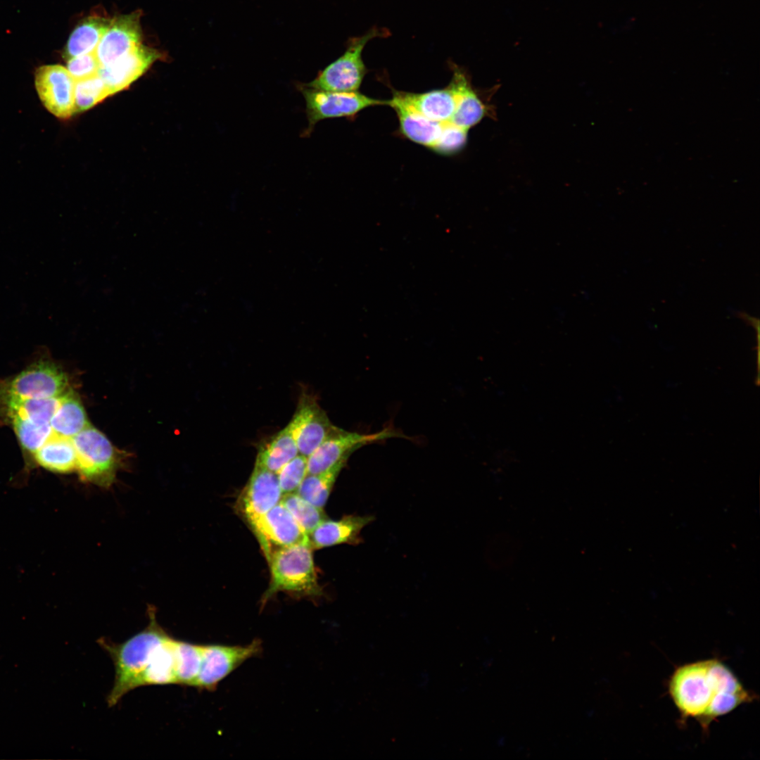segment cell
Instances as JSON below:
<instances>
[{
    "instance_id": "obj_27",
    "label": "cell",
    "mask_w": 760,
    "mask_h": 760,
    "mask_svg": "<svg viewBox=\"0 0 760 760\" xmlns=\"http://www.w3.org/2000/svg\"><path fill=\"white\" fill-rule=\"evenodd\" d=\"M175 654L177 684L193 687L201 666L202 645L176 639Z\"/></svg>"
},
{
    "instance_id": "obj_5",
    "label": "cell",
    "mask_w": 760,
    "mask_h": 760,
    "mask_svg": "<svg viewBox=\"0 0 760 760\" xmlns=\"http://www.w3.org/2000/svg\"><path fill=\"white\" fill-rule=\"evenodd\" d=\"M80 478L103 488L114 483L120 459L118 450L97 429L89 425L72 438Z\"/></svg>"
},
{
    "instance_id": "obj_22",
    "label": "cell",
    "mask_w": 760,
    "mask_h": 760,
    "mask_svg": "<svg viewBox=\"0 0 760 760\" xmlns=\"http://www.w3.org/2000/svg\"><path fill=\"white\" fill-rule=\"evenodd\" d=\"M175 643L176 639L170 635L160 643L139 679V687L177 683Z\"/></svg>"
},
{
    "instance_id": "obj_6",
    "label": "cell",
    "mask_w": 760,
    "mask_h": 760,
    "mask_svg": "<svg viewBox=\"0 0 760 760\" xmlns=\"http://www.w3.org/2000/svg\"><path fill=\"white\" fill-rule=\"evenodd\" d=\"M305 101L308 127L303 137L309 136L315 125L323 120L351 118L361 110L374 106L387 105L388 101L367 96L358 91H331L298 85Z\"/></svg>"
},
{
    "instance_id": "obj_25",
    "label": "cell",
    "mask_w": 760,
    "mask_h": 760,
    "mask_svg": "<svg viewBox=\"0 0 760 760\" xmlns=\"http://www.w3.org/2000/svg\"><path fill=\"white\" fill-rule=\"evenodd\" d=\"M42 467L57 473H68L77 467L76 452L72 439L53 435L34 453Z\"/></svg>"
},
{
    "instance_id": "obj_15",
    "label": "cell",
    "mask_w": 760,
    "mask_h": 760,
    "mask_svg": "<svg viewBox=\"0 0 760 760\" xmlns=\"http://www.w3.org/2000/svg\"><path fill=\"white\" fill-rule=\"evenodd\" d=\"M159 53L141 44L115 63L99 70L110 94L127 89L158 58Z\"/></svg>"
},
{
    "instance_id": "obj_13",
    "label": "cell",
    "mask_w": 760,
    "mask_h": 760,
    "mask_svg": "<svg viewBox=\"0 0 760 760\" xmlns=\"http://www.w3.org/2000/svg\"><path fill=\"white\" fill-rule=\"evenodd\" d=\"M282 496L277 473L255 465L237 500V509L249 523L279 503Z\"/></svg>"
},
{
    "instance_id": "obj_11",
    "label": "cell",
    "mask_w": 760,
    "mask_h": 760,
    "mask_svg": "<svg viewBox=\"0 0 760 760\" xmlns=\"http://www.w3.org/2000/svg\"><path fill=\"white\" fill-rule=\"evenodd\" d=\"M248 524L267 559L278 549L309 542L307 534L281 502Z\"/></svg>"
},
{
    "instance_id": "obj_29",
    "label": "cell",
    "mask_w": 760,
    "mask_h": 760,
    "mask_svg": "<svg viewBox=\"0 0 760 760\" xmlns=\"http://www.w3.org/2000/svg\"><path fill=\"white\" fill-rule=\"evenodd\" d=\"M7 420L23 448L33 454L53 436L50 423L40 424L16 417Z\"/></svg>"
},
{
    "instance_id": "obj_23",
    "label": "cell",
    "mask_w": 760,
    "mask_h": 760,
    "mask_svg": "<svg viewBox=\"0 0 760 760\" xmlns=\"http://www.w3.org/2000/svg\"><path fill=\"white\" fill-rule=\"evenodd\" d=\"M110 18L99 15L89 16L80 22L69 37L65 57L68 59L94 53L108 28Z\"/></svg>"
},
{
    "instance_id": "obj_18",
    "label": "cell",
    "mask_w": 760,
    "mask_h": 760,
    "mask_svg": "<svg viewBox=\"0 0 760 760\" xmlns=\"http://www.w3.org/2000/svg\"><path fill=\"white\" fill-rule=\"evenodd\" d=\"M372 520V516L355 515L345 516L338 520L326 519L308 534L309 543L312 550L342 543L359 544L362 529Z\"/></svg>"
},
{
    "instance_id": "obj_30",
    "label": "cell",
    "mask_w": 760,
    "mask_h": 760,
    "mask_svg": "<svg viewBox=\"0 0 760 760\" xmlns=\"http://www.w3.org/2000/svg\"><path fill=\"white\" fill-rule=\"evenodd\" d=\"M109 96H110L109 90L99 74L86 79L75 80V113L87 110Z\"/></svg>"
},
{
    "instance_id": "obj_8",
    "label": "cell",
    "mask_w": 760,
    "mask_h": 760,
    "mask_svg": "<svg viewBox=\"0 0 760 760\" xmlns=\"http://www.w3.org/2000/svg\"><path fill=\"white\" fill-rule=\"evenodd\" d=\"M406 438L392 428L374 433L350 432L336 427L333 433L308 457V474L326 471L341 463H346L355 450L368 444L391 438Z\"/></svg>"
},
{
    "instance_id": "obj_7",
    "label": "cell",
    "mask_w": 760,
    "mask_h": 760,
    "mask_svg": "<svg viewBox=\"0 0 760 760\" xmlns=\"http://www.w3.org/2000/svg\"><path fill=\"white\" fill-rule=\"evenodd\" d=\"M68 379L52 362L37 361L11 379L0 381V395L21 399L59 397L68 392Z\"/></svg>"
},
{
    "instance_id": "obj_26",
    "label": "cell",
    "mask_w": 760,
    "mask_h": 760,
    "mask_svg": "<svg viewBox=\"0 0 760 760\" xmlns=\"http://www.w3.org/2000/svg\"><path fill=\"white\" fill-rule=\"evenodd\" d=\"M346 464H338L322 473L308 474L296 493L315 506L323 508Z\"/></svg>"
},
{
    "instance_id": "obj_17",
    "label": "cell",
    "mask_w": 760,
    "mask_h": 760,
    "mask_svg": "<svg viewBox=\"0 0 760 760\" xmlns=\"http://www.w3.org/2000/svg\"><path fill=\"white\" fill-rule=\"evenodd\" d=\"M387 105L396 113L400 131L409 140L432 149L441 134L443 123L431 120L401 99L395 91Z\"/></svg>"
},
{
    "instance_id": "obj_9",
    "label": "cell",
    "mask_w": 760,
    "mask_h": 760,
    "mask_svg": "<svg viewBox=\"0 0 760 760\" xmlns=\"http://www.w3.org/2000/svg\"><path fill=\"white\" fill-rule=\"evenodd\" d=\"M261 651L259 640L246 645H202L201 666L193 687L213 690L225 677Z\"/></svg>"
},
{
    "instance_id": "obj_3",
    "label": "cell",
    "mask_w": 760,
    "mask_h": 760,
    "mask_svg": "<svg viewBox=\"0 0 760 760\" xmlns=\"http://www.w3.org/2000/svg\"><path fill=\"white\" fill-rule=\"evenodd\" d=\"M309 542L296 544L274 551L267 561L271 579L262 597V603L278 592H286L298 596H320Z\"/></svg>"
},
{
    "instance_id": "obj_1",
    "label": "cell",
    "mask_w": 760,
    "mask_h": 760,
    "mask_svg": "<svg viewBox=\"0 0 760 760\" xmlns=\"http://www.w3.org/2000/svg\"><path fill=\"white\" fill-rule=\"evenodd\" d=\"M669 692L680 716L695 719L703 730L718 717L755 699L754 694L717 659L678 667L670 678Z\"/></svg>"
},
{
    "instance_id": "obj_12",
    "label": "cell",
    "mask_w": 760,
    "mask_h": 760,
    "mask_svg": "<svg viewBox=\"0 0 760 760\" xmlns=\"http://www.w3.org/2000/svg\"><path fill=\"white\" fill-rule=\"evenodd\" d=\"M34 84L39 99L49 112L60 119L74 113L75 80L65 67L46 65L37 69Z\"/></svg>"
},
{
    "instance_id": "obj_21",
    "label": "cell",
    "mask_w": 760,
    "mask_h": 760,
    "mask_svg": "<svg viewBox=\"0 0 760 760\" xmlns=\"http://www.w3.org/2000/svg\"><path fill=\"white\" fill-rule=\"evenodd\" d=\"M63 396L21 399L0 395V414L6 419L16 417L40 424L50 423Z\"/></svg>"
},
{
    "instance_id": "obj_33",
    "label": "cell",
    "mask_w": 760,
    "mask_h": 760,
    "mask_svg": "<svg viewBox=\"0 0 760 760\" xmlns=\"http://www.w3.org/2000/svg\"><path fill=\"white\" fill-rule=\"evenodd\" d=\"M100 68L94 52L68 59L67 69L75 80H83L98 75Z\"/></svg>"
},
{
    "instance_id": "obj_31",
    "label": "cell",
    "mask_w": 760,
    "mask_h": 760,
    "mask_svg": "<svg viewBox=\"0 0 760 760\" xmlns=\"http://www.w3.org/2000/svg\"><path fill=\"white\" fill-rule=\"evenodd\" d=\"M308 472V457L298 454L277 472L283 495L296 493Z\"/></svg>"
},
{
    "instance_id": "obj_19",
    "label": "cell",
    "mask_w": 760,
    "mask_h": 760,
    "mask_svg": "<svg viewBox=\"0 0 760 760\" xmlns=\"http://www.w3.org/2000/svg\"><path fill=\"white\" fill-rule=\"evenodd\" d=\"M395 91L419 113L438 122L451 121L456 109V94L450 84L444 89L422 93Z\"/></svg>"
},
{
    "instance_id": "obj_28",
    "label": "cell",
    "mask_w": 760,
    "mask_h": 760,
    "mask_svg": "<svg viewBox=\"0 0 760 760\" xmlns=\"http://www.w3.org/2000/svg\"><path fill=\"white\" fill-rule=\"evenodd\" d=\"M281 502L289 511L307 536L327 519L322 508L315 506L296 493L283 495Z\"/></svg>"
},
{
    "instance_id": "obj_4",
    "label": "cell",
    "mask_w": 760,
    "mask_h": 760,
    "mask_svg": "<svg viewBox=\"0 0 760 760\" xmlns=\"http://www.w3.org/2000/svg\"><path fill=\"white\" fill-rule=\"evenodd\" d=\"M390 34L387 28L373 27L362 35L350 37L345 52L340 57L319 71L312 81L303 84L324 91H358L367 73L362 59L364 48L370 40L386 38Z\"/></svg>"
},
{
    "instance_id": "obj_24",
    "label": "cell",
    "mask_w": 760,
    "mask_h": 760,
    "mask_svg": "<svg viewBox=\"0 0 760 760\" xmlns=\"http://www.w3.org/2000/svg\"><path fill=\"white\" fill-rule=\"evenodd\" d=\"M50 424L53 435L69 438L89 425L84 407L74 392L68 391L63 395Z\"/></svg>"
},
{
    "instance_id": "obj_20",
    "label": "cell",
    "mask_w": 760,
    "mask_h": 760,
    "mask_svg": "<svg viewBox=\"0 0 760 760\" xmlns=\"http://www.w3.org/2000/svg\"><path fill=\"white\" fill-rule=\"evenodd\" d=\"M298 454L296 440L288 424L259 445L255 465L277 473Z\"/></svg>"
},
{
    "instance_id": "obj_16",
    "label": "cell",
    "mask_w": 760,
    "mask_h": 760,
    "mask_svg": "<svg viewBox=\"0 0 760 760\" xmlns=\"http://www.w3.org/2000/svg\"><path fill=\"white\" fill-rule=\"evenodd\" d=\"M452 77L450 84L457 97V105L451 122L469 130L477 125L490 112L479 94L472 88L467 73L460 67L452 63Z\"/></svg>"
},
{
    "instance_id": "obj_2",
    "label": "cell",
    "mask_w": 760,
    "mask_h": 760,
    "mask_svg": "<svg viewBox=\"0 0 760 760\" xmlns=\"http://www.w3.org/2000/svg\"><path fill=\"white\" fill-rule=\"evenodd\" d=\"M148 626L123 642L115 643L105 638L97 640L115 666L114 683L107 697L108 707L115 706L125 694L139 687V679L153 652L169 635L157 622L153 607H148Z\"/></svg>"
},
{
    "instance_id": "obj_32",
    "label": "cell",
    "mask_w": 760,
    "mask_h": 760,
    "mask_svg": "<svg viewBox=\"0 0 760 760\" xmlns=\"http://www.w3.org/2000/svg\"><path fill=\"white\" fill-rule=\"evenodd\" d=\"M468 131L451 121L444 122L439 138L432 149L443 154L460 151L467 143Z\"/></svg>"
},
{
    "instance_id": "obj_14",
    "label": "cell",
    "mask_w": 760,
    "mask_h": 760,
    "mask_svg": "<svg viewBox=\"0 0 760 760\" xmlns=\"http://www.w3.org/2000/svg\"><path fill=\"white\" fill-rule=\"evenodd\" d=\"M139 11L111 20L95 51L101 67L109 65L141 44Z\"/></svg>"
},
{
    "instance_id": "obj_10",
    "label": "cell",
    "mask_w": 760,
    "mask_h": 760,
    "mask_svg": "<svg viewBox=\"0 0 760 760\" xmlns=\"http://www.w3.org/2000/svg\"><path fill=\"white\" fill-rule=\"evenodd\" d=\"M299 454L308 457L336 429L315 397L303 393L289 422Z\"/></svg>"
}]
</instances>
